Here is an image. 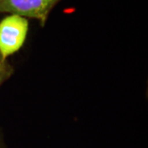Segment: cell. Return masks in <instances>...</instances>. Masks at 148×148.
Instances as JSON below:
<instances>
[{"mask_svg": "<svg viewBox=\"0 0 148 148\" xmlns=\"http://www.w3.org/2000/svg\"><path fill=\"white\" fill-rule=\"evenodd\" d=\"M29 29L26 17L9 14L0 21V54L6 61L24 45Z\"/></svg>", "mask_w": 148, "mask_h": 148, "instance_id": "1", "label": "cell"}, {"mask_svg": "<svg viewBox=\"0 0 148 148\" xmlns=\"http://www.w3.org/2000/svg\"><path fill=\"white\" fill-rule=\"evenodd\" d=\"M60 0H0V13L36 19L44 26L49 12Z\"/></svg>", "mask_w": 148, "mask_h": 148, "instance_id": "2", "label": "cell"}, {"mask_svg": "<svg viewBox=\"0 0 148 148\" xmlns=\"http://www.w3.org/2000/svg\"><path fill=\"white\" fill-rule=\"evenodd\" d=\"M12 69L7 63L0 66V86L10 77Z\"/></svg>", "mask_w": 148, "mask_h": 148, "instance_id": "3", "label": "cell"}, {"mask_svg": "<svg viewBox=\"0 0 148 148\" xmlns=\"http://www.w3.org/2000/svg\"><path fill=\"white\" fill-rule=\"evenodd\" d=\"M6 63V61L3 59V58H2V56H1V54H0V66L1 65H3V64H4Z\"/></svg>", "mask_w": 148, "mask_h": 148, "instance_id": "4", "label": "cell"}, {"mask_svg": "<svg viewBox=\"0 0 148 148\" xmlns=\"http://www.w3.org/2000/svg\"><path fill=\"white\" fill-rule=\"evenodd\" d=\"M0 148H5L4 145H3V143L2 140H1V138H0Z\"/></svg>", "mask_w": 148, "mask_h": 148, "instance_id": "5", "label": "cell"}]
</instances>
